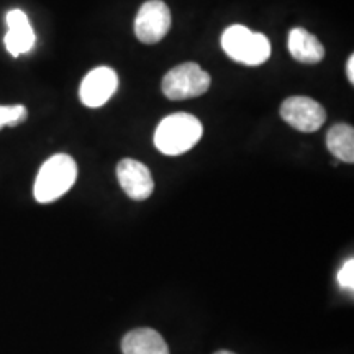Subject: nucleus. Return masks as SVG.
<instances>
[{"mask_svg":"<svg viewBox=\"0 0 354 354\" xmlns=\"http://www.w3.org/2000/svg\"><path fill=\"white\" fill-rule=\"evenodd\" d=\"M203 135V127L190 113H172L162 118L154 131V146L166 156H179L192 149Z\"/></svg>","mask_w":354,"mask_h":354,"instance_id":"1","label":"nucleus"},{"mask_svg":"<svg viewBox=\"0 0 354 354\" xmlns=\"http://www.w3.org/2000/svg\"><path fill=\"white\" fill-rule=\"evenodd\" d=\"M77 179V165L69 154H55L39 167L33 194L37 202L51 203L63 197Z\"/></svg>","mask_w":354,"mask_h":354,"instance_id":"2","label":"nucleus"},{"mask_svg":"<svg viewBox=\"0 0 354 354\" xmlns=\"http://www.w3.org/2000/svg\"><path fill=\"white\" fill-rule=\"evenodd\" d=\"M221 48L236 63L261 66L271 57V41L263 33H254L243 25H232L221 35Z\"/></svg>","mask_w":354,"mask_h":354,"instance_id":"3","label":"nucleus"},{"mask_svg":"<svg viewBox=\"0 0 354 354\" xmlns=\"http://www.w3.org/2000/svg\"><path fill=\"white\" fill-rule=\"evenodd\" d=\"M212 77L197 63H184L172 68L162 77V94L169 100H185L201 97L209 91Z\"/></svg>","mask_w":354,"mask_h":354,"instance_id":"4","label":"nucleus"},{"mask_svg":"<svg viewBox=\"0 0 354 354\" xmlns=\"http://www.w3.org/2000/svg\"><path fill=\"white\" fill-rule=\"evenodd\" d=\"M171 10L162 0H148L135 19V35L141 43H159L171 30Z\"/></svg>","mask_w":354,"mask_h":354,"instance_id":"5","label":"nucleus"},{"mask_svg":"<svg viewBox=\"0 0 354 354\" xmlns=\"http://www.w3.org/2000/svg\"><path fill=\"white\" fill-rule=\"evenodd\" d=\"M281 117L292 128L302 133H313L320 130L326 120V112L317 100L310 97H290L282 102Z\"/></svg>","mask_w":354,"mask_h":354,"instance_id":"6","label":"nucleus"},{"mask_svg":"<svg viewBox=\"0 0 354 354\" xmlns=\"http://www.w3.org/2000/svg\"><path fill=\"white\" fill-rule=\"evenodd\" d=\"M118 88V76L112 68L100 66L92 69L86 77L82 79L79 97L86 107L97 109L105 105L112 99Z\"/></svg>","mask_w":354,"mask_h":354,"instance_id":"7","label":"nucleus"},{"mask_svg":"<svg viewBox=\"0 0 354 354\" xmlns=\"http://www.w3.org/2000/svg\"><path fill=\"white\" fill-rule=\"evenodd\" d=\"M117 177L123 192L133 201H146L151 197L154 180L151 171L143 162L130 158L122 159L117 166Z\"/></svg>","mask_w":354,"mask_h":354,"instance_id":"8","label":"nucleus"},{"mask_svg":"<svg viewBox=\"0 0 354 354\" xmlns=\"http://www.w3.org/2000/svg\"><path fill=\"white\" fill-rule=\"evenodd\" d=\"M6 21L8 32L3 38V43H6L7 51L15 57L32 51L35 43H37V37H35L26 13L19 10V8H13L7 13Z\"/></svg>","mask_w":354,"mask_h":354,"instance_id":"9","label":"nucleus"},{"mask_svg":"<svg viewBox=\"0 0 354 354\" xmlns=\"http://www.w3.org/2000/svg\"><path fill=\"white\" fill-rule=\"evenodd\" d=\"M289 53L304 64H317L325 57V48L315 35L304 28H292L289 33Z\"/></svg>","mask_w":354,"mask_h":354,"instance_id":"10","label":"nucleus"},{"mask_svg":"<svg viewBox=\"0 0 354 354\" xmlns=\"http://www.w3.org/2000/svg\"><path fill=\"white\" fill-rule=\"evenodd\" d=\"M122 351L123 354H169V348L156 330L136 328L125 335Z\"/></svg>","mask_w":354,"mask_h":354,"instance_id":"11","label":"nucleus"},{"mask_svg":"<svg viewBox=\"0 0 354 354\" xmlns=\"http://www.w3.org/2000/svg\"><path fill=\"white\" fill-rule=\"evenodd\" d=\"M326 146L328 151L338 159V161L354 162V130L351 125L338 123L331 127L326 133Z\"/></svg>","mask_w":354,"mask_h":354,"instance_id":"12","label":"nucleus"},{"mask_svg":"<svg viewBox=\"0 0 354 354\" xmlns=\"http://www.w3.org/2000/svg\"><path fill=\"white\" fill-rule=\"evenodd\" d=\"M28 118V110L24 105H0V130L3 127H17Z\"/></svg>","mask_w":354,"mask_h":354,"instance_id":"13","label":"nucleus"},{"mask_svg":"<svg viewBox=\"0 0 354 354\" xmlns=\"http://www.w3.org/2000/svg\"><path fill=\"white\" fill-rule=\"evenodd\" d=\"M338 284L349 292L354 289V259H348L338 272Z\"/></svg>","mask_w":354,"mask_h":354,"instance_id":"14","label":"nucleus"},{"mask_svg":"<svg viewBox=\"0 0 354 354\" xmlns=\"http://www.w3.org/2000/svg\"><path fill=\"white\" fill-rule=\"evenodd\" d=\"M346 74H348L349 84H354V55L349 56V59L346 63Z\"/></svg>","mask_w":354,"mask_h":354,"instance_id":"15","label":"nucleus"},{"mask_svg":"<svg viewBox=\"0 0 354 354\" xmlns=\"http://www.w3.org/2000/svg\"><path fill=\"white\" fill-rule=\"evenodd\" d=\"M215 354H234V353H232V351H216Z\"/></svg>","mask_w":354,"mask_h":354,"instance_id":"16","label":"nucleus"}]
</instances>
